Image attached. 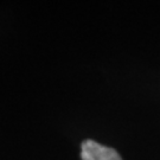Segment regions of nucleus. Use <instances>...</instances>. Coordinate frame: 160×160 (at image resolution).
Returning <instances> with one entry per match:
<instances>
[{"instance_id": "f257e3e1", "label": "nucleus", "mask_w": 160, "mask_h": 160, "mask_svg": "<svg viewBox=\"0 0 160 160\" xmlns=\"http://www.w3.org/2000/svg\"><path fill=\"white\" fill-rule=\"evenodd\" d=\"M81 158L82 160H122L114 148L103 146L94 140H84L82 142Z\"/></svg>"}]
</instances>
